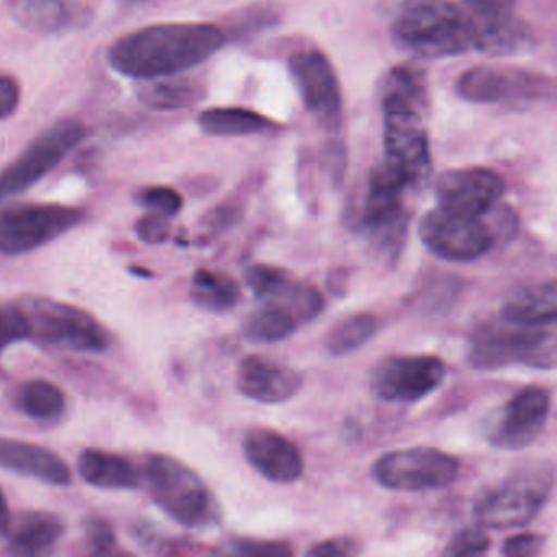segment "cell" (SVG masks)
Instances as JSON below:
<instances>
[{"mask_svg":"<svg viewBox=\"0 0 557 557\" xmlns=\"http://www.w3.org/2000/svg\"><path fill=\"white\" fill-rule=\"evenodd\" d=\"M226 41L220 27L203 22L151 25L119 38L110 47L109 63L132 79H161L205 63Z\"/></svg>","mask_w":557,"mask_h":557,"instance_id":"cell-1","label":"cell"},{"mask_svg":"<svg viewBox=\"0 0 557 557\" xmlns=\"http://www.w3.org/2000/svg\"><path fill=\"white\" fill-rule=\"evenodd\" d=\"M429 103L425 74L413 66H396L381 84L384 164L420 190L432 174L426 133Z\"/></svg>","mask_w":557,"mask_h":557,"instance_id":"cell-2","label":"cell"},{"mask_svg":"<svg viewBox=\"0 0 557 557\" xmlns=\"http://www.w3.org/2000/svg\"><path fill=\"white\" fill-rule=\"evenodd\" d=\"M554 481L553 462L547 459L523 462L497 482L482 487L472 502V513L485 530L527 527L546 507Z\"/></svg>","mask_w":557,"mask_h":557,"instance_id":"cell-3","label":"cell"},{"mask_svg":"<svg viewBox=\"0 0 557 557\" xmlns=\"http://www.w3.org/2000/svg\"><path fill=\"white\" fill-rule=\"evenodd\" d=\"M413 188L384 162L371 171L363 194L348 211V226L373 246L387 262L396 260L406 243Z\"/></svg>","mask_w":557,"mask_h":557,"instance_id":"cell-4","label":"cell"},{"mask_svg":"<svg viewBox=\"0 0 557 557\" xmlns=\"http://www.w3.org/2000/svg\"><path fill=\"white\" fill-rule=\"evenodd\" d=\"M389 32L400 50L422 60L461 57L472 50L465 14L451 0H403Z\"/></svg>","mask_w":557,"mask_h":557,"instance_id":"cell-5","label":"cell"},{"mask_svg":"<svg viewBox=\"0 0 557 557\" xmlns=\"http://www.w3.org/2000/svg\"><path fill=\"white\" fill-rule=\"evenodd\" d=\"M143 479L156 505L182 527L205 528L221 520L213 492L178 459L162 453L146 456Z\"/></svg>","mask_w":557,"mask_h":557,"instance_id":"cell-6","label":"cell"},{"mask_svg":"<svg viewBox=\"0 0 557 557\" xmlns=\"http://www.w3.org/2000/svg\"><path fill=\"white\" fill-rule=\"evenodd\" d=\"M557 341L554 325L521 327L508 322L479 325L469 338L468 363L478 371H497L523 364L554 370Z\"/></svg>","mask_w":557,"mask_h":557,"instance_id":"cell-7","label":"cell"},{"mask_svg":"<svg viewBox=\"0 0 557 557\" xmlns=\"http://www.w3.org/2000/svg\"><path fill=\"white\" fill-rule=\"evenodd\" d=\"M459 471L456 456L432 446H412L380 456L371 466V478L387 491L426 492L448 487Z\"/></svg>","mask_w":557,"mask_h":557,"instance_id":"cell-8","label":"cell"},{"mask_svg":"<svg viewBox=\"0 0 557 557\" xmlns=\"http://www.w3.org/2000/svg\"><path fill=\"white\" fill-rule=\"evenodd\" d=\"M456 96L469 103L543 102L553 99L556 83L547 74L515 66H481L465 71L456 81Z\"/></svg>","mask_w":557,"mask_h":557,"instance_id":"cell-9","label":"cell"},{"mask_svg":"<svg viewBox=\"0 0 557 557\" xmlns=\"http://www.w3.org/2000/svg\"><path fill=\"white\" fill-rule=\"evenodd\" d=\"M488 213L468 216L435 208L420 220V240L433 256L446 262H474L491 252L497 244Z\"/></svg>","mask_w":557,"mask_h":557,"instance_id":"cell-10","label":"cell"},{"mask_svg":"<svg viewBox=\"0 0 557 557\" xmlns=\"http://www.w3.org/2000/svg\"><path fill=\"white\" fill-rule=\"evenodd\" d=\"M86 136L87 129L76 120H61L45 129L9 168L0 172V200L34 187L57 169Z\"/></svg>","mask_w":557,"mask_h":557,"instance_id":"cell-11","label":"cell"},{"mask_svg":"<svg viewBox=\"0 0 557 557\" xmlns=\"http://www.w3.org/2000/svg\"><path fill=\"white\" fill-rule=\"evenodd\" d=\"M25 312L32 322V337L81 354H100L109 347V332L90 312L51 299H30Z\"/></svg>","mask_w":557,"mask_h":557,"instance_id":"cell-12","label":"cell"},{"mask_svg":"<svg viewBox=\"0 0 557 557\" xmlns=\"http://www.w3.org/2000/svg\"><path fill=\"white\" fill-rule=\"evenodd\" d=\"M84 211L64 205H22L0 213V253L22 256L79 226Z\"/></svg>","mask_w":557,"mask_h":557,"instance_id":"cell-13","label":"cell"},{"mask_svg":"<svg viewBox=\"0 0 557 557\" xmlns=\"http://www.w3.org/2000/svg\"><path fill=\"white\" fill-rule=\"evenodd\" d=\"M446 373L445 361L436 355H391L374 364L370 387L389 403H419L442 386Z\"/></svg>","mask_w":557,"mask_h":557,"instance_id":"cell-14","label":"cell"},{"mask_svg":"<svg viewBox=\"0 0 557 557\" xmlns=\"http://www.w3.org/2000/svg\"><path fill=\"white\" fill-rule=\"evenodd\" d=\"M288 70L306 110L325 129L341 128L344 97L331 60L315 48L301 50L289 57Z\"/></svg>","mask_w":557,"mask_h":557,"instance_id":"cell-15","label":"cell"},{"mask_svg":"<svg viewBox=\"0 0 557 557\" xmlns=\"http://www.w3.org/2000/svg\"><path fill=\"white\" fill-rule=\"evenodd\" d=\"M553 397L543 386L518 391L485 426V438L494 448L518 451L536 442L546 429Z\"/></svg>","mask_w":557,"mask_h":557,"instance_id":"cell-16","label":"cell"},{"mask_svg":"<svg viewBox=\"0 0 557 557\" xmlns=\"http://www.w3.org/2000/svg\"><path fill=\"white\" fill-rule=\"evenodd\" d=\"M505 182L487 168H462L446 171L435 184L438 207L468 216H484L504 197Z\"/></svg>","mask_w":557,"mask_h":557,"instance_id":"cell-17","label":"cell"},{"mask_svg":"<svg viewBox=\"0 0 557 557\" xmlns=\"http://www.w3.org/2000/svg\"><path fill=\"white\" fill-rule=\"evenodd\" d=\"M243 451L247 462L273 484H293L305 472L301 449L276 430L267 426L247 430Z\"/></svg>","mask_w":557,"mask_h":557,"instance_id":"cell-18","label":"cell"},{"mask_svg":"<svg viewBox=\"0 0 557 557\" xmlns=\"http://www.w3.org/2000/svg\"><path fill=\"white\" fill-rule=\"evenodd\" d=\"M302 383L298 370L265 355H247L237 364V391L247 399L267 406L288 403L301 391Z\"/></svg>","mask_w":557,"mask_h":557,"instance_id":"cell-19","label":"cell"},{"mask_svg":"<svg viewBox=\"0 0 557 557\" xmlns=\"http://www.w3.org/2000/svg\"><path fill=\"white\" fill-rule=\"evenodd\" d=\"M0 468L51 485H70L71 471L57 453L35 443L0 436Z\"/></svg>","mask_w":557,"mask_h":557,"instance_id":"cell-20","label":"cell"},{"mask_svg":"<svg viewBox=\"0 0 557 557\" xmlns=\"http://www.w3.org/2000/svg\"><path fill=\"white\" fill-rule=\"evenodd\" d=\"M500 319L521 327L556 325L557 285L554 280L523 286L505 298L500 306Z\"/></svg>","mask_w":557,"mask_h":557,"instance_id":"cell-21","label":"cell"},{"mask_svg":"<svg viewBox=\"0 0 557 557\" xmlns=\"http://www.w3.org/2000/svg\"><path fill=\"white\" fill-rule=\"evenodd\" d=\"M64 534V524L57 515L47 511H25L12 517L9 546L14 553L37 556L47 553Z\"/></svg>","mask_w":557,"mask_h":557,"instance_id":"cell-22","label":"cell"},{"mask_svg":"<svg viewBox=\"0 0 557 557\" xmlns=\"http://www.w3.org/2000/svg\"><path fill=\"white\" fill-rule=\"evenodd\" d=\"M77 471L94 487L109 491L138 487V474L132 461L125 456L103 449H84L77 459Z\"/></svg>","mask_w":557,"mask_h":557,"instance_id":"cell-23","label":"cell"},{"mask_svg":"<svg viewBox=\"0 0 557 557\" xmlns=\"http://www.w3.org/2000/svg\"><path fill=\"white\" fill-rule=\"evenodd\" d=\"M198 126L210 136H250L275 128L269 116L244 107H214L198 115Z\"/></svg>","mask_w":557,"mask_h":557,"instance_id":"cell-24","label":"cell"},{"mask_svg":"<svg viewBox=\"0 0 557 557\" xmlns=\"http://www.w3.org/2000/svg\"><path fill=\"white\" fill-rule=\"evenodd\" d=\"M190 293L198 308L216 314L233 311L243 298L239 283L233 276L207 269L194 273Z\"/></svg>","mask_w":557,"mask_h":557,"instance_id":"cell-25","label":"cell"},{"mask_svg":"<svg viewBox=\"0 0 557 557\" xmlns=\"http://www.w3.org/2000/svg\"><path fill=\"white\" fill-rule=\"evenodd\" d=\"M299 324L288 311L263 302L244 322L243 334L253 345H270L286 341L298 331Z\"/></svg>","mask_w":557,"mask_h":557,"instance_id":"cell-26","label":"cell"},{"mask_svg":"<svg viewBox=\"0 0 557 557\" xmlns=\"http://www.w3.org/2000/svg\"><path fill=\"white\" fill-rule=\"evenodd\" d=\"M139 100L149 109L178 110L187 109L203 97V90L198 84L187 79H161L146 81L145 86L139 87Z\"/></svg>","mask_w":557,"mask_h":557,"instance_id":"cell-27","label":"cell"},{"mask_svg":"<svg viewBox=\"0 0 557 557\" xmlns=\"http://www.w3.org/2000/svg\"><path fill=\"white\" fill-rule=\"evenodd\" d=\"M380 329V321L371 312H357L329 331L325 350L332 357H347L367 345Z\"/></svg>","mask_w":557,"mask_h":557,"instance_id":"cell-28","label":"cell"},{"mask_svg":"<svg viewBox=\"0 0 557 557\" xmlns=\"http://www.w3.org/2000/svg\"><path fill=\"white\" fill-rule=\"evenodd\" d=\"M12 17L30 32L54 34L66 25L63 0H8Z\"/></svg>","mask_w":557,"mask_h":557,"instance_id":"cell-29","label":"cell"},{"mask_svg":"<svg viewBox=\"0 0 557 557\" xmlns=\"http://www.w3.org/2000/svg\"><path fill=\"white\" fill-rule=\"evenodd\" d=\"M17 407L32 419H54L66 410V396L50 381L32 380L18 389Z\"/></svg>","mask_w":557,"mask_h":557,"instance_id":"cell-30","label":"cell"},{"mask_svg":"<svg viewBox=\"0 0 557 557\" xmlns=\"http://www.w3.org/2000/svg\"><path fill=\"white\" fill-rule=\"evenodd\" d=\"M518 0H461L459 8L472 24H498L517 17Z\"/></svg>","mask_w":557,"mask_h":557,"instance_id":"cell-31","label":"cell"},{"mask_svg":"<svg viewBox=\"0 0 557 557\" xmlns=\"http://www.w3.org/2000/svg\"><path fill=\"white\" fill-rule=\"evenodd\" d=\"M30 318L24 308L0 305V355L5 348L32 337Z\"/></svg>","mask_w":557,"mask_h":557,"instance_id":"cell-32","label":"cell"},{"mask_svg":"<svg viewBox=\"0 0 557 557\" xmlns=\"http://www.w3.org/2000/svg\"><path fill=\"white\" fill-rule=\"evenodd\" d=\"M292 273L282 267L270 265V263H256L244 270V283L247 288L259 298L260 301L272 295L273 289L285 282Z\"/></svg>","mask_w":557,"mask_h":557,"instance_id":"cell-33","label":"cell"},{"mask_svg":"<svg viewBox=\"0 0 557 557\" xmlns=\"http://www.w3.org/2000/svg\"><path fill=\"white\" fill-rule=\"evenodd\" d=\"M492 541L485 528L468 527L459 530L446 544L445 556H482L491 550Z\"/></svg>","mask_w":557,"mask_h":557,"instance_id":"cell-34","label":"cell"},{"mask_svg":"<svg viewBox=\"0 0 557 557\" xmlns=\"http://www.w3.org/2000/svg\"><path fill=\"white\" fill-rule=\"evenodd\" d=\"M227 554L249 557H288L293 556L292 546L283 541L252 540V537H236L226 544Z\"/></svg>","mask_w":557,"mask_h":557,"instance_id":"cell-35","label":"cell"},{"mask_svg":"<svg viewBox=\"0 0 557 557\" xmlns=\"http://www.w3.org/2000/svg\"><path fill=\"white\" fill-rule=\"evenodd\" d=\"M138 201L143 207L149 208L154 213L172 218L181 213L184 208V198L177 190L171 187H149L141 190Z\"/></svg>","mask_w":557,"mask_h":557,"instance_id":"cell-36","label":"cell"},{"mask_svg":"<svg viewBox=\"0 0 557 557\" xmlns=\"http://www.w3.org/2000/svg\"><path fill=\"white\" fill-rule=\"evenodd\" d=\"M360 541L351 536H334L312 544L306 554L312 557H348L360 554Z\"/></svg>","mask_w":557,"mask_h":557,"instance_id":"cell-37","label":"cell"},{"mask_svg":"<svg viewBox=\"0 0 557 557\" xmlns=\"http://www.w3.org/2000/svg\"><path fill=\"white\" fill-rule=\"evenodd\" d=\"M546 537L537 533L513 534L504 541L502 554L507 557H536L543 553Z\"/></svg>","mask_w":557,"mask_h":557,"instance_id":"cell-38","label":"cell"},{"mask_svg":"<svg viewBox=\"0 0 557 557\" xmlns=\"http://www.w3.org/2000/svg\"><path fill=\"white\" fill-rule=\"evenodd\" d=\"M136 236L146 244H161L168 240L171 234L169 218L161 213H151L143 216L135 226Z\"/></svg>","mask_w":557,"mask_h":557,"instance_id":"cell-39","label":"cell"},{"mask_svg":"<svg viewBox=\"0 0 557 557\" xmlns=\"http://www.w3.org/2000/svg\"><path fill=\"white\" fill-rule=\"evenodd\" d=\"M87 540L96 553H110L115 547V533L109 521L92 518L86 527Z\"/></svg>","mask_w":557,"mask_h":557,"instance_id":"cell-40","label":"cell"},{"mask_svg":"<svg viewBox=\"0 0 557 557\" xmlns=\"http://www.w3.org/2000/svg\"><path fill=\"white\" fill-rule=\"evenodd\" d=\"M21 86L14 77L0 74V120L11 119L21 103Z\"/></svg>","mask_w":557,"mask_h":557,"instance_id":"cell-41","label":"cell"},{"mask_svg":"<svg viewBox=\"0 0 557 557\" xmlns=\"http://www.w3.org/2000/svg\"><path fill=\"white\" fill-rule=\"evenodd\" d=\"M348 278H350V272L348 269H334L327 276V288L332 295L344 298L347 295Z\"/></svg>","mask_w":557,"mask_h":557,"instance_id":"cell-42","label":"cell"},{"mask_svg":"<svg viewBox=\"0 0 557 557\" xmlns=\"http://www.w3.org/2000/svg\"><path fill=\"white\" fill-rule=\"evenodd\" d=\"M12 523L11 507H9L8 498L4 491L0 488V537L8 536L9 528Z\"/></svg>","mask_w":557,"mask_h":557,"instance_id":"cell-43","label":"cell"},{"mask_svg":"<svg viewBox=\"0 0 557 557\" xmlns=\"http://www.w3.org/2000/svg\"><path fill=\"white\" fill-rule=\"evenodd\" d=\"M133 2H139V0H133Z\"/></svg>","mask_w":557,"mask_h":557,"instance_id":"cell-44","label":"cell"}]
</instances>
